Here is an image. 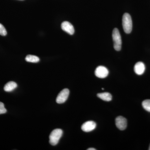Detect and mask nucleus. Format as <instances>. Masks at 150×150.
Returning <instances> with one entry per match:
<instances>
[{
	"label": "nucleus",
	"mask_w": 150,
	"mask_h": 150,
	"mask_svg": "<svg viewBox=\"0 0 150 150\" xmlns=\"http://www.w3.org/2000/svg\"><path fill=\"white\" fill-rule=\"evenodd\" d=\"M112 39L114 43V48L116 51H119L121 50L122 40L121 35L119 30L117 28H114L112 31Z\"/></svg>",
	"instance_id": "3"
},
{
	"label": "nucleus",
	"mask_w": 150,
	"mask_h": 150,
	"mask_svg": "<svg viewBox=\"0 0 150 150\" xmlns=\"http://www.w3.org/2000/svg\"><path fill=\"white\" fill-rule=\"evenodd\" d=\"M97 96L100 99L105 101H110L112 100V97L110 93L108 92L98 93Z\"/></svg>",
	"instance_id": "11"
},
{
	"label": "nucleus",
	"mask_w": 150,
	"mask_h": 150,
	"mask_svg": "<svg viewBox=\"0 0 150 150\" xmlns=\"http://www.w3.org/2000/svg\"><path fill=\"white\" fill-rule=\"evenodd\" d=\"M109 71L107 68L103 66H99L96 68L95 74L97 77L104 79L108 76Z\"/></svg>",
	"instance_id": "5"
},
{
	"label": "nucleus",
	"mask_w": 150,
	"mask_h": 150,
	"mask_svg": "<svg viewBox=\"0 0 150 150\" xmlns=\"http://www.w3.org/2000/svg\"><path fill=\"white\" fill-rule=\"evenodd\" d=\"M102 90H104V88H102Z\"/></svg>",
	"instance_id": "18"
},
{
	"label": "nucleus",
	"mask_w": 150,
	"mask_h": 150,
	"mask_svg": "<svg viewBox=\"0 0 150 150\" xmlns=\"http://www.w3.org/2000/svg\"><path fill=\"white\" fill-rule=\"evenodd\" d=\"M25 60L27 62L34 63H38L40 61V59L38 57L31 55H28L26 56Z\"/></svg>",
	"instance_id": "12"
},
{
	"label": "nucleus",
	"mask_w": 150,
	"mask_h": 150,
	"mask_svg": "<svg viewBox=\"0 0 150 150\" xmlns=\"http://www.w3.org/2000/svg\"><path fill=\"white\" fill-rule=\"evenodd\" d=\"M0 35L2 36H5L7 35V31L5 28L1 23H0Z\"/></svg>",
	"instance_id": "14"
},
{
	"label": "nucleus",
	"mask_w": 150,
	"mask_h": 150,
	"mask_svg": "<svg viewBox=\"0 0 150 150\" xmlns=\"http://www.w3.org/2000/svg\"><path fill=\"white\" fill-rule=\"evenodd\" d=\"M17 87V84L13 81H10L4 86V90L6 92H11Z\"/></svg>",
	"instance_id": "10"
},
{
	"label": "nucleus",
	"mask_w": 150,
	"mask_h": 150,
	"mask_svg": "<svg viewBox=\"0 0 150 150\" xmlns=\"http://www.w3.org/2000/svg\"><path fill=\"white\" fill-rule=\"evenodd\" d=\"M62 29L70 35H73L74 33V28L72 25L68 21H64L61 25Z\"/></svg>",
	"instance_id": "8"
},
{
	"label": "nucleus",
	"mask_w": 150,
	"mask_h": 150,
	"mask_svg": "<svg viewBox=\"0 0 150 150\" xmlns=\"http://www.w3.org/2000/svg\"><path fill=\"white\" fill-rule=\"evenodd\" d=\"M115 125L119 130H125L127 127V120L123 116H118L115 119Z\"/></svg>",
	"instance_id": "6"
},
{
	"label": "nucleus",
	"mask_w": 150,
	"mask_h": 150,
	"mask_svg": "<svg viewBox=\"0 0 150 150\" xmlns=\"http://www.w3.org/2000/svg\"><path fill=\"white\" fill-rule=\"evenodd\" d=\"M69 90L68 89L65 88L63 89L60 92L56 98V102L59 104H62L66 102L69 95Z\"/></svg>",
	"instance_id": "4"
},
{
	"label": "nucleus",
	"mask_w": 150,
	"mask_h": 150,
	"mask_svg": "<svg viewBox=\"0 0 150 150\" xmlns=\"http://www.w3.org/2000/svg\"><path fill=\"white\" fill-rule=\"evenodd\" d=\"M144 109L148 112H150V100L148 99L143 101L142 103Z\"/></svg>",
	"instance_id": "13"
},
{
	"label": "nucleus",
	"mask_w": 150,
	"mask_h": 150,
	"mask_svg": "<svg viewBox=\"0 0 150 150\" xmlns=\"http://www.w3.org/2000/svg\"><path fill=\"white\" fill-rule=\"evenodd\" d=\"M144 64L142 62H139L135 64L134 70L136 74L138 75H142L144 73L145 71Z\"/></svg>",
	"instance_id": "9"
},
{
	"label": "nucleus",
	"mask_w": 150,
	"mask_h": 150,
	"mask_svg": "<svg viewBox=\"0 0 150 150\" xmlns=\"http://www.w3.org/2000/svg\"><path fill=\"white\" fill-rule=\"evenodd\" d=\"M6 111V109L4 107V105L3 103L0 102V114L5 113Z\"/></svg>",
	"instance_id": "15"
},
{
	"label": "nucleus",
	"mask_w": 150,
	"mask_h": 150,
	"mask_svg": "<svg viewBox=\"0 0 150 150\" xmlns=\"http://www.w3.org/2000/svg\"><path fill=\"white\" fill-rule=\"evenodd\" d=\"M88 150H96V149H95L94 148H89L88 149Z\"/></svg>",
	"instance_id": "16"
},
{
	"label": "nucleus",
	"mask_w": 150,
	"mask_h": 150,
	"mask_svg": "<svg viewBox=\"0 0 150 150\" xmlns=\"http://www.w3.org/2000/svg\"><path fill=\"white\" fill-rule=\"evenodd\" d=\"M96 127V124L93 121H88L83 124L81 129L86 132H91L93 131Z\"/></svg>",
	"instance_id": "7"
},
{
	"label": "nucleus",
	"mask_w": 150,
	"mask_h": 150,
	"mask_svg": "<svg viewBox=\"0 0 150 150\" xmlns=\"http://www.w3.org/2000/svg\"><path fill=\"white\" fill-rule=\"evenodd\" d=\"M63 131L61 129H56L52 131L49 136V143L53 146H55L59 143L63 135Z\"/></svg>",
	"instance_id": "2"
},
{
	"label": "nucleus",
	"mask_w": 150,
	"mask_h": 150,
	"mask_svg": "<svg viewBox=\"0 0 150 150\" xmlns=\"http://www.w3.org/2000/svg\"><path fill=\"white\" fill-rule=\"evenodd\" d=\"M122 25L124 32L127 34L130 33L132 30V19L131 16L128 13H125L123 14L122 19Z\"/></svg>",
	"instance_id": "1"
},
{
	"label": "nucleus",
	"mask_w": 150,
	"mask_h": 150,
	"mask_svg": "<svg viewBox=\"0 0 150 150\" xmlns=\"http://www.w3.org/2000/svg\"><path fill=\"white\" fill-rule=\"evenodd\" d=\"M149 150H150V145L149 148Z\"/></svg>",
	"instance_id": "17"
}]
</instances>
